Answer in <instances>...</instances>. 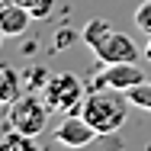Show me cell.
Returning a JSON list of instances; mask_svg holds the SVG:
<instances>
[{"instance_id": "cell-6", "label": "cell", "mask_w": 151, "mask_h": 151, "mask_svg": "<svg viewBox=\"0 0 151 151\" xmlns=\"http://www.w3.org/2000/svg\"><path fill=\"white\" fill-rule=\"evenodd\" d=\"M93 138H96V129L81 113H68L55 129V142L64 145V148H87Z\"/></svg>"}, {"instance_id": "cell-4", "label": "cell", "mask_w": 151, "mask_h": 151, "mask_svg": "<svg viewBox=\"0 0 151 151\" xmlns=\"http://www.w3.org/2000/svg\"><path fill=\"white\" fill-rule=\"evenodd\" d=\"M145 81V71H138V61H122V64H103V71L87 84L90 87H116V90H132Z\"/></svg>"}, {"instance_id": "cell-2", "label": "cell", "mask_w": 151, "mask_h": 151, "mask_svg": "<svg viewBox=\"0 0 151 151\" xmlns=\"http://www.w3.org/2000/svg\"><path fill=\"white\" fill-rule=\"evenodd\" d=\"M84 96H87V84L81 77H74V74H64V71L52 74L48 84L42 87V100L55 113H74V109H81Z\"/></svg>"}, {"instance_id": "cell-8", "label": "cell", "mask_w": 151, "mask_h": 151, "mask_svg": "<svg viewBox=\"0 0 151 151\" xmlns=\"http://www.w3.org/2000/svg\"><path fill=\"white\" fill-rule=\"evenodd\" d=\"M23 96V81H19V71L13 68H0V100L10 106L13 100Z\"/></svg>"}, {"instance_id": "cell-3", "label": "cell", "mask_w": 151, "mask_h": 151, "mask_svg": "<svg viewBox=\"0 0 151 151\" xmlns=\"http://www.w3.org/2000/svg\"><path fill=\"white\" fill-rule=\"evenodd\" d=\"M48 103L42 100V96H19V100H13L10 103V129H16V132H23V135H39V132H45V122H48Z\"/></svg>"}, {"instance_id": "cell-14", "label": "cell", "mask_w": 151, "mask_h": 151, "mask_svg": "<svg viewBox=\"0 0 151 151\" xmlns=\"http://www.w3.org/2000/svg\"><path fill=\"white\" fill-rule=\"evenodd\" d=\"M135 26L145 32V35H151V0H145V3L135 10Z\"/></svg>"}, {"instance_id": "cell-5", "label": "cell", "mask_w": 151, "mask_h": 151, "mask_svg": "<svg viewBox=\"0 0 151 151\" xmlns=\"http://www.w3.org/2000/svg\"><path fill=\"white\" fill-rule=\"evenodd\" d=\"M93 58L100 61V64H122V61H138V48H135V42L125 35V32H109L106 39H100L96 45L90 48Z\"/></svg>"}, {"instance_id": "cell-10", "label": "cell", "mask_w": 151, "mask_h": 151, "mask_svg": "<svg viewBox=\"0 0 151 151\" xmlns=\"http://www.w3.org/2000/svg\"><path fill=\"white\" fill-rule=\"evenodd\" d=\"M109 32H113V29H109V19L93 16V19H87V26L81 29V39H84V45H87V48H93V45H96L100 39H106Z\"/></svg>"}, {"instance_id": "cell-7", "label": "cell", "mask_w": 151, "mask_h": 151, "mask_svg": "<svg viewBox=\"0 0 151 151\" xmlns=\"http://www.w3.org/2000/svg\"><path fill=\"white\" fill-rule=\"evenodd\" d=\"M32 23V13L19 0H0V29L3 35H23Z\"/></svg>"}, {"instance_id": "cell-11", "label": "cell", "mask_w": 151, "mask_h": 151, "mask_svg": "<svg viewBox=\"0 0 151 151\" xmlns=\"http://www.w3.org/2000/svg\"><path fill=\"white\" fill-rule=\"evenodd\" d=\"M129 100H132V106L151 113V81H142L138 87H132V90H129Z\"/></svg>"}, {"instance_id": "cell-15", "label": "cell", "mask_w": 151, "mask_h": 151, "mask_svg": "<svg viewBox=\"0 0 151 151\" xmlns=\"http://www.w3.org/2000/svg\"><path fill=\"white\" fill-rule=\"evenodd\" d=\"M145 61L151 64V35H148V45H145Z\"/></svg>"}, {"instance_id": "cell-9", "label": "cell", "mask_w": 151, "mask_h": 151, "mask_svg": "<svg viewBox=\"0 0 151 151\" xmlns=\"http://www.w3.org/2000/svg\"><path fill=\"white\" fill-rule=\"evenodd\" d=\"M0 151H42V148L35 145L32 135H23V132L10 129L6 135H0Z\"/></svg>"}, {"instance_id": "cell-1", "label": "cell", "mask_w": 151, "mask_h": 151, "mask_svg": "<svg viewBox=\"0 0 151 151\" xmlns=\"http://www.w3.org/2000/svg\"><path fill=\"white\" fill-rule=\"evenodd\" d=\"M129 109H132L129 93L116 90V87H90L84 103H81V116L96 129V135L119 132L129 119Z\"/></svg>"}, {"instance_id": "cell-12", "label": "cell", "mask_w": 151, "mask_h": 151, "mask_svg": "<svg viewBox=\"0 0 151 151\" xmlns=\"http://www.w3.org/2000/svg\"><path fill=\"white\" fill-rule=\"evenodd\" d=\"M19 3L32 13V19H48L55 10V0H19Z\"/></svg>"}, {"instance_id": "cell-17", "label": "cell", "mask_w": 151, "mask_h": 151, "mask_svg": "<svg viewBox=\"0 0 151 151\" xmlns=\"http://www.w3.org/2000/svg\"><path fill=\"white\" fill-rule=\"evenodd\" d=\"M0 39H3V29H0Z\"/></svg>"}, {"instance_id": "cell-16", "label": "cell", "mask_w": 151, "mask_h": 151, "mask_svg": "<svg viewBox=\"0 0 151 151\" xmlns=\"http://www.w3.org/2000/svg\"><path fill=\"white\" fill-rule=\"evenodd\" d=\"M3 109H6V103H3V100H0V116H3Z\"/></svg>"}, {"instance_id": "cell-13", "label": "cell", "mask_w": 151, "mask_h": 151, "mask_svg": "<svg viewBox=\"0 0 151 151\" xmlns=\"http://www.w3.org/2000/svg\"><path fill=\"white\" fill-rule=\"evenodd\" d=\"M77 39H81V32L68 29V26H64V29H58V32H55V39H52V42H55V52H58V48H61V52H64V48H71Z\"/></svg>"}]
</instances>
